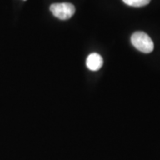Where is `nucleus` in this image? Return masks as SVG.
I'll return each instance as SVG.
<instances>
[{
    "instance_id": "1",
    "label": "nucleus",
    "mask_w": 160,
    "mask_h": 160,
    "mask_svg": "<svg viewBox=\"0 0 160 160\" xmlns=\"http://www.w3.org/2000/svg\"><path fill=\"white\" fill-rule=\"evenodd\" d=\"M131 43L138 51L145 53H151L154 48V45L151 37L144 32H135L131 36Z\"/></svg>"
},
{
    "instance_id": "2",
    "label": "nucleus",
    "mask_w": 160,
    "mask_h": 160,
    "mask_svg": "<svg viewBox=\"0 0 160 160\" xmlns=\"http://www.w3.org/2000/svg\"><path fill=\"white\" fill-rule=\"evenodd\" d=\"M50 10L55 17L61 20L69 19L76 11L74 5L68 2L53 4L50 7Z\"/></svg>"
},
{
    "instance_id": "3",
    "label": "nucleus",
    "mask_w": 160,
    "mask_h": 160,
    "mask_svg": "<svg viewBox=\"0 0 160 160\" xmlns=\"http://www.w3.org/2000/svg\"><path fill=\"white\" fill-rule=\"evenodd\" d=\"M86 65L91 71H97L102 67L103 59L99 53H91L86 60Z\"/></svg>"
},
{
    "instance_id": "4",
    "label": "nucleus",
    "mask_w": 160,
    "mask_h": 160,
    "mask_svg": "<svg viewBox=\"0 0 160 160\" xmlns=\"http://www.w3.org/2000/svg\"><path fill=\"white\" fill-rule=\"evenodd\" d=\"M126 5L132 7H143L147 5L151 0H122Z\"/></svg>"
}]
</instances>
